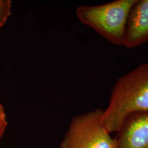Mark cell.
<instances>
[{"label":"cell","mask_w":148,"mask_h":148,"mask_svg":"<svg viewBox=\"0 0 148 148\" xmlns=\"http://www.w3.org/2000/svg\"><path fill=\"white\" fill-rule=\"evenodd\" d=\"M148 112V62L122 76L111 90L101 123L109 133L118 132L133 114Z\"/></svg>","instance_id":"obj_1"},{"label":"cell","mask_w":148,"mask_h":148,"mask_svg":"<svg viewBox=\"0 0 148 148\" xmlns=\"http://www.w3.org/2000/svg\"><path fill=\"white\" fill-rule=\"evenodd\" d=\"M137 0H116L101 5L79 6L76 13L79 21L109 42L123 46L129 13Z\"/></svg>","instance_id":"obj_2"},{"label":"cell","mask_w":148,"mask_h":148,"mask_svg":"<svg viewBox=\"0 0 148 148\" xmlns=\"http://www.w3.org/2000/svg\"><path fill=\"white\" fill-rule=\"evenodd\" d=\"M103 112L97 108L74 117L59 148H117L115 139L101 123Z\"/></svg>","instance_id":"obj_3"},{"label":"cell","mask_w":148,"mask_h":148,"mask_svg":"<svg viewBox=\"0 0 148 148\" xmlns=\"http://www.w3.org/2000/svg\"><path fill=\"white\" fill-rule=\"evenodd\" d=\"M117 134V148H148V112L130 116Z\"/></svg>","instance_id":"obj_4"},{"label":"cell","mask_w":148,"mask_h":148,"mask_svg":"<svg viewBox=\"0 0 148 148\" xmlns=\"http://www.w3.org/2000/svg\"><path fill=\"white\" fill-rule=\"evenodd\" d=\"M148 41V0H137L129 13L123 46L139 47Z\"/></svg>","instance_id":"obj_5"},{"label":"cell","mask_w":148,"mask_h":148,"mask_svg":"<svg viewBox=\"0 0 148 148\" xmlns=\"http://www.w3.org/2000/svg\"><path fill=\"white\" fill-rule=\"evenodd\" d=\"M11 5L10 0H0V29L11 15Z\"/></svg>","instance_id":"obj_6"},{"label":"cell","mask_w":148,"mask_h":148,"mask_svg":"<svg viewBox=\"0 0 148 148\" xmlns=\"http://www.w3.org/2000/svg\"><path fill=\"white\" fill-rule=\"evenodd\" d=\"M7 125L8 122L7 120V117L0 118V140L5 133Z\"/></svg>","instance_id":"obj_7"},{"label":"cell","mask_w":148,"mask_h":148,"mask_svg":"<svg viewBox=\"0 0 148 148\" xmlns=\"http://www.w3.org/2000/svg\"><path fill=\"white\" fill-rule=\"evenodd\" d=\"M4 117H7V116H6L3 106L0 103V118H4Z\"/></svg>","instance_id":"obj_8"}]
</instances>
